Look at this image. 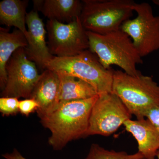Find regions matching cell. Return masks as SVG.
Here are the masks:
<instances>
[{
  "instance_id": "cell-1",
  "label": "cell",
  "mask_w": 159,
  "mask_h": 159,
  "mask_svg": "<svg viewBox=\"0 0 159 159\" xmlns=\"http://www.w3.org/2000/svg\"><path fill=\"white\" fill-rule=\"evenodd\" d=\"M98 95L60 102L54 109L39 117L43 126L51 132L48 143L54 150H61L71 141L86 137L91 110Z\"/></svg>"
},
{
  "instance_id": "cell-2",
  "label": "cell",
  "mask_w": 159,
  "mask_h": 159,
  "mask_svg": "<svg viewBox=\"0 0 159 159\" xmlns=\"http://www.w3.org/2000/svg\"><path fill=\"white\" fill-rule=\"evenodd\" d=\"M89 50L96 54L107 69L111 66L119 67L123 72L133 76L142 74L137 65L143 63L130 38L121 29L104 34L87 31Z\"/></svg>"
},
{
  "instance_id": "cell-3",
  "label": "cell",
  "mask_w": 159,
  "mask_h": 159,
  "mask_svg": "<svg viewBox=\"0 0 159 159\" xmlns=\"http://www.w3.org/2000/svg\"><path fill=\"white\" fill-rule=\"evenodd\" d=\"M112 92L137 119H145L148 111L159 105V85L152 77L129 75L114 70Z\"/></svg>"
},
{
  "instance_id": "cell-4",
  "label": "cell",
  "mask_w": 159,
  "mask_h": 159,
  "mask_svg": "<svg viewBox=\"0 0 159 159\" xmlns=\"http://www.w3.org/2000/svg\"><path fill=\"white\" fill-rule=\"evenodd\" d=\"M46 69L82 80L93 86L99 94L112 92L114 70L105 68L89 49L72 57H54Z\"/></svg>"
},
{
  "instance_id": "cell-5",
  "label": "cell",
  "mask_w": 159,
  "mask_h": 159,
  "mask_svg": "<svg viewBox=\"0 0 159 159\" xmlns=\"http://www.w3.org/2000/svg\"><path fill=\"white\" fill-rule=\"evenodd\" d=\"M80 18L87 31L104 34L120 29L134 11L132 0H83Z\"/></svg>"
},
{
  "instance_id": "cell-6",
  "label": "cell",
  "mask_w": 159,
  "mask_h": 159,
  "mask_svg": "<svg viewBox=\"0 0 159 159\" xmlns=\"http://www.w3.org/2000/svg\"><path fill=\"white\" fill-rule=\"evenodd\" d=\"M132 116L113 92L99 94L91 110L86 137L94 135L109 136L131 119Z\"/></svg>"
},
{
  "instance_id": "cell-7",
  "label": "cell",
  "mask_w": 159,
  "mask_h": 159,
  "mask_svg": "<svg viewBox=\"0 0 159 159\" xmlns=\"http://www.w3.org/2000/svg\"><path fill=\"white\" fill-rule=\"evenodd\" d=\"M46 29L48 47L54 57H72L89 49L87 31L80 17L68 23L48 20Z\"/></svg>"
},
{
  "instance_id": "cell-8",
  "label": "cell",
  "mask_w": 159,
  "mask_h": 159,
  "mask_svg": "<svg viewBox=\"0 0 159 159\" xmlns=\"http://www.w3.org/2000/svg\"><path fill=\"white\" fill-rule=\"evenodd\" d=\"M134 10L137 17L125 21L120 29L130 38L142 57L159 50V16L154 15L147 2L136 3Z\"/></svg>"
},
{
  "instance_id": "cell-9",
  "label": "cell",
  "mask_w": 159,
  "mask_h": 159,
  "mask_svg": "<svg viewBox=\"0 0 159 159\" xmlns=\"http://www.w3.org/2000/svg\"><path fill=\"white\" fill-rule=\"evenodd\" d=\"M7 81L1 97L31 98L40 77L36 64L27 56L25 48L13 53L6 66Z\"/></svg>"
},
{
  "instance_id": "cell-10",
  "label": "cell",
  "mask_w": 159,
  "mask_h": 159,
  "mask_svg": "<svg viewBox=\"0 0 159 159\" xmlns=\"http://www.w3.org/2000/svg\"><path fill=\"white\" fill-rule=\"evenodd\" d=\"M28 46L25 48L27 56L39 68L46 69V66L54 56L50 53L46 41L47 31L43 20L37 11L32 10L26 15Z\"/></svg>"
},
{
  "instance_id": "cell-11",
  "label": "cell",
  "mask_w": 159,
  "mask_h": 159,
  "mask_svg": "<svg viewBox=\"0 0 159 159\" xmlns=\"http://www.w3.org/2000/svg\"><path fill=\"white\" fill-rule=\"evenodd\" d=\"M60 79L57 73L46 69L40 74L31 98L39 105L36 111L38 117L51 111L59 103Z\"/></svg>"
},
{
  "instance_id": "cell-12",
  "label": "cell",
  "mask_w": 159,
  "mask_h": 159,
  "mask_svg": "<svg viewBox=\"0 0 159 159\" xmlns=\"http://www.w3.org/2000/svg\"><path fill=\"white\" fill-rule=\"evenodd\" d=\"M125 130L138 144L139 152L145 159H155L159 150V133L147 119H129L124 123Z\"/></svg>"
},
{
  "instance_id": "cell-13",
  "label": "cell",
  "mask_w": 159,
  "mask_h": 159,
  "mask_svg": "<svg viewBox=\"0 0 159 159\" xmlns=\"http://www.w3.org/2000/svg\"><path fill=\"white\" fill-rule=\"evenodd\" d=\"M34 10L40 11L49 20L63 23L73 21L80 16L82 2L78 0H34Z\"/></svg>"
},
{
  "instance_id": "cell-14",
  "label": "cell",
  "mask_w": 159,
  "mask_h": 159,
  "mask_svg": "<svg viewBox=\"0 0 159 159\" xmlns=\"http://www.w3.org/2000/svg\"><path fill=\"white\" fill-rule=\"evenodd\" d=\"M28 41L25 34L16 29L11 32L0 28V87L4 89L7 81L6 66L13 53L20 48H27Z\"/></svg>"
},
{
  "instance_id": "cell-15",
  "label": "cell",
  "mask_w": 159,
  "mask_h": 159,
  "mask_svg": "<svg viewBox=\"0 0 159 159\" xmlns=\"http://www.w3.org/2000/svg\"><path fill=\"white\" fill-rule=\"evenodd\" d=\"M57 74L60 79L59 102L88 99L99 95L93 86L82 80L67 74Z\"/></svg>"
},
{
  "instance_id": "cell-16",
  "label": "cell",
  "mask_w": 159,
  "mask_h": 159,
  "mask_svg": "<svg viewBox=\"0 0 159 159\" xmlns=\"http://www.w3.org/2000/svg\"><path fill=\"white\" fill-rule=\"evenodd\" d=\"M29 1L3 0L0 2V22L7 27H14L28 34L26 29V9Z\"/></svg>"
},
{
  "instance_id": "cell-17",
  "label": "cell",
  "mask_w": 159,
  "mask_h": 159,
  "mask_svg": "<svg viewBox=\"0 0 159 159\" xmlns=\"http://www.w3.org/2000/svg\"><path fill=\"white\" fill-rule=\"evenodd\" d=\"M84 159H145L139 152L129 154L124 151L109 150L97 144L91 145L89 153Z\"/></svg>"
},
{
  "instance_id": "cell-18",
  "label": "cell",
  "mask_w": 159,
  "mask_h": 159,
  "mask_svg": "<svg viewBox=\"0 0 159 159\" xmlns=\"http://www.w3.org/2000/svg\"><path fill=\"white\" fill-rule=\"evenodd\" d=\"M18 99L14 97H1L0 112L3 116H13L19 112Z\"/></svg>"
},
{
  "instance_id": "cell-19",
  "label": "cell",
  "mask_w": 159,
  "mask_h": 159,
  "mask_svg": "<svg viewBox=\"0 0 159 159\" xmlns=\"http://www.w3.org/2000/svg\"><path fill=\"white\" fill-rule=\"evenodd\" d=\"M19 108L22 115L28 116L32 113L36 112L39 108V105L34 99L29 98L20 100Z\"/></svg>"
},
{
  "instance_id": "cell-20",
  "label": "cell",
  "mask_w": 159,
  "mask_h": 159,
  "mask_svg": "<svg viewBox=\"0 0 159 159\" xmlns=\"http://www.w3.org/2000/svg\"><path fill=\"white\" fill-rule=\"evenodd\" d=\"M145 119L159 133V105L149 110L145 116Z\"/></svg>"
},
{
  "instance_id": "cell-21",
  "label": "cell",
  "mask_w": 159,
  "mask_h": 159,
  "mask_svg": "<svg viewBox=\"0 0 159 159\" xmlns=\"http://www.w3.org/2000/svg\"><path fill=\"white\" fill-rule=\"evenodd\" d=\"M2 156L5 159H28L23 156L16 148L10 153L3 154Z\"/></svg>"
},
{
  "instance_id": "cell-22",
  "label": "cell",
  "mask_w": 159,
  "mask_h": 159,
  "mask_svg": "<svg viewBox=\"0 0 159 159\" xmlns=\"http://www.w3.org/2000/svg\"><path fill=\"white\" fill-rule=\"evenodd\" d=\"M152 2H153L154 4L159 6V0H153Z\"/></svg>"
},
{
  "instance_id": "cell-23",
  "label": "cell",
  "mask_w": 159,
  "mask_h": 159,
  "mask_svg": "<svg viewBox=\"0 0 159 159\" xmlns=\"http://www.w3.org/2000/svg\"><path fill=\"white\" fill-rule=\"evenodd\" d=\"M156 158L157 159H159V150L157 152Z\"/></svg>"
}]
</instances>
